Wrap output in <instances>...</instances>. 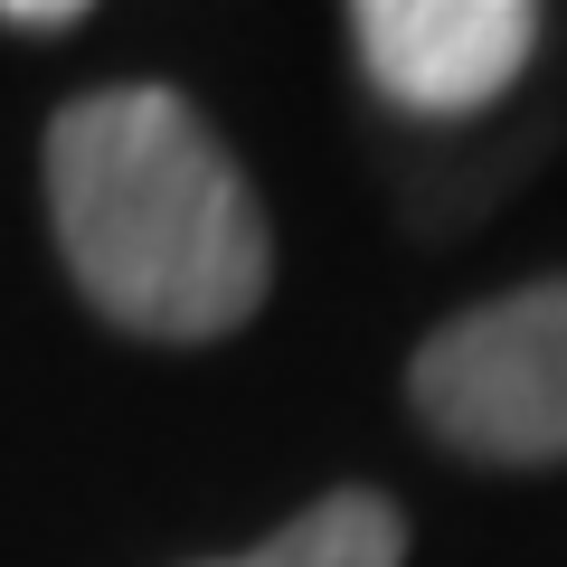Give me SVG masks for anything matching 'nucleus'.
Wrapping results in <instances>:
<instances>
[{
    "label": "nucleus",
    "instance_id": "f257e3e1",
    "mask_svg": "<svg viewBox=\"0 0 567 567\" xmlns=\"http://www.w3.org/2000/svg\"><path fill=\"white\" fill-rule=\"evenodd\" d=\"M48 227L76 293L133 341H227L265 312L275 227L218 123L171 85H95L48 114Z\"/></svg>",
    "mask_w": 567,
    "mask_h": 567
},
{
    "label": "nucleus",
    "instance_id": "f03ea898",
    "mask_svg": "<svg viewBox=\"0 0 567 567\" xmlns=\"http://www.w3.org/2000/svg\"><path fill=\"white\" fill-rule=\"evenodd\" d=\"M406 406L464 464H567V275L435 322L406 360Z\"/></svg>",
    "mask_w": 567,
    "mask_h": 567
},
{
    "label": "nucleus",
    "instance_id": "7ed1b4c3",
    "mask_svg": "<svg viewBox=\"0 0 567 567\" xmlns=\"http://www.w3.org/2000/svg\"><path fill=\"white\" fill-rule=\"evenodd\" d=\"M539 29L548 20L529 0H360L350 10L360 76L425 123H464L502 104L520 66L539 58Z\"/></svg>",
    "mask_w": 567,
    "mask_h": 567
},
{
    "label": "nucleus",
    "instance_id": "20e7f679",
    "mask_svg": "<svg viewBox=\"0 0 567 567\" xmlns=\"http://www.w3.org/2000/svg\"><path fill=\"white\" fill-rule=\"evenodd\" d=\"M208 567H406V511L388 492H369V483H341L312 511H293L265 548L208 558Z\"/></svg>",
    "mask_w": 567,
    "mask_h": 567
},
{
    "label": "nucleus",
    "instance_id": "39448f33",
    "mask_svg": "<svg viewBox=\"0 0 567 567\" xmlns=\"http://www.w3.org/2000/svg\"><path fill=\"white\" fill-rule=\"evenodd\" d=\"M0 29H29V39H58V29H85V0H0Z\"/></svg>",
    "mask_w": 567,
    "mask_h": 567
}]
</instances>
